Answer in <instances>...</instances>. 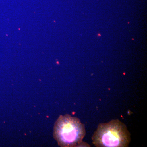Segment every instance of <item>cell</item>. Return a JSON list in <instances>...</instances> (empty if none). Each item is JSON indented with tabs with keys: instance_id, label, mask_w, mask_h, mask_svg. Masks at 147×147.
I'll return each instance as SVG.
<instances>
[{
	"instance_id": "6da1fadb",
	"label": "cell",
	"mask_w": 147,
	"mask_h": 147,
	"mask_svg": "<svg viewBox=\"0 0 147 147\" xmlns=\"http://www.w3.org/2000/svg\"><path fill=\"white\" fill-rule=\"evenodd\" d=\"M92 141L97 147H127L131 135L126 125L118 119L98 124Z\"/></svg>"
},
{
	"instance_id": "7a4b0ae2",
	"label": "cell",
	"mask_w": 147,
	"mask_h": 147,
	"mask_svg": "<svg viewBox=\"0 0 147 147\" xmlns=\"http://www.w3.org/2000/svg\"><path fill=\"white\" fill-rule=\"evenodd\" d=\"M86 133L85 125L80 120L67 114L60 116L54 125L53 137L61 147H77Z\"/></svg>"
},
{
	"instance_id": "3957f363",
	"label": "cell",
	"mask_w": 147,
	"mask_h": 147,
	"mask_svg": "<svg viewBox=\"0 0 147 147\" xmlns=\"http://www.w3.org/2000/svg\"><path fill=\"white\" fill-rule=\"evenodd\" d=\"M84 146V147H90V145L87 143H85V142H82L80 144L77 146V147Z\"/></svg>"
}]
</instances>
